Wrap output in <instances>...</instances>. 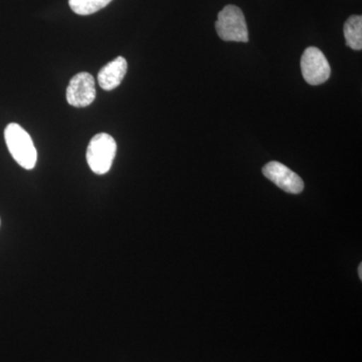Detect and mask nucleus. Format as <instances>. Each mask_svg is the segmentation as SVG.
<instances>
[{"label": "nucleus", "mask_w": 362, "mask_h": 362, "mask_svg": "<svg viewBox=\"0 0 362 362\" xmlns=\"http://www.w3.org/2000/svg\"><path fill=\"white\" fill-rule=\"evenodd\" d=\"M345 40L347 47L354 51L362 49V18L361 16H351L345 23L344 28Z\"/></svg>", "instance_id": "6e6552de"}, {"label": "nucleus", "mask_w": 362, "mask_h": 362, "mask_svg": "<svg viewBox=\"0 0 362 362\" xmlns=\"http://www.w3.org/2000/svg\"><path fill=\"white\" fill-rule=\"evenodd\" d=\"M66 97L71 106L77 108L90 106L96 98L94 77L86 71L77 74L66 88Z\"/></svg>", "instance_id": "39448f33"}, {"label": "nucleus", "mask_w": 362, "mask_h": 362, "mask_svg": "<svg viewBox=\"0 0 362 362\" xmlns=\"http://www.w3.org/2000/svg\"><path fill=\"white\" fill-rule=\"evenodd\" d=\"M4 138L11 156L21 168H35L37 153L30 134L18 124L11 123L4 130Z\"/></svg>", "instance_id": "f257e3e1"}, {"label": "nucleus", "mask_w": 362, "mask_h": 362, "mask_svg": "<svg viewBox=\"0 0 362 362\" xmlns=\"http://www.w3.org/2000/svg\"><path fill=\"white\" fill-rule=\"evenodd\" d=\"M0 223H1V221H0Z\"/></svg>", "instance_id": "9b49d317"}, {"label": "nucleus", "mask_w": 362, "mask_h": 362, "mask_svg": "<svg viewBox=\"0 0 362 362\" xmlns=\"http://www.w3.org/2000/svg\"><path fill=\"white\" fill-rule=\"evenodd\" d=\"M358 276L359 278H361V280H362V264L358 267Z\"/></svg>", "instance_id": "9d476101"}, {"label": "nucleus", "mask_w": 362, "mask_h": 362, "mask_svg": "<svg viewBox=\"0 0 362 362\" xmlns=\"http://www.w3.org/2000/svg\"><path fill=\"white\" fill-rule=\"evenodd\" d=\"M301 71L304 80L312 86L323 84L331 76L327 59L315 47H309L305 49L301 58Z\"/></svg>", "instance_id": "20e7f679"}, {"label": "nucleus", "mask_w": 362, "mask_h": 362, "mask_svg": "<svg viewBox=\"0 0 362 362\" xmlns=\"http://www.w3.org/2000/svg\"><path fill=\"white\" fill-rule=\"evenodd\" d=\"M116 151V141L111 135L107 133L95 135L89 143L86 154L90 170L96 175H106L115 159Z\"/></svg>", "instance_id": "f03ea898"}, {"label": "nucleus", "mask_w": 362, "mask_h": 362, "mask_svg": "<svg viewBox=\"0 0 362 362\" xmlns=\"http://www.w3.org/2000/svg\"><path fill=\"white\" fill-rule=\"evenodd\" d=\"M127 68V61L123 57H118L107 64L98 74L100 87L105 90L116 89L122 83Z\"/></svg>", "instance_id": "0eeeda50"}, {"label": "nucleus", "mask_w": 362, "mask_h": 362, "mask_svg": "<svg viewBox=\"0 0 362 362\" xmlns=\"http://www.w3.org/2000/svg\"><path fill=\"white\" fill-rule=\"evenodd\" d=\"M264 175L288 194L303 192L304 181L297 173L278 161H271L263 168Z\"/></svg>", "instance_id": "423d86ee"}, {"label": "nucleus", "mask_w": 362, "mask_h": 362, "mask_svg": "<svg viewBox=\"0 0 362 362\" xmlns=\"http://www.w3.org/2000/svg\"><path fill=\"white\" fill-rule=\"evenodd\" d=\"M112 0H69L71 11L78 16H89L108 6Z\"/></svg>", "instance_id": "1a4fd4ad"}, {"label": "nucleus", "mask_w": 362, "mask_h": 362, "mask_svg": "<svg viewBox=\"0 0 362 362\" xmlns=\"http://www.w3.org/2000/svg\"><path fill=\"white\" fill-rule=\"evenodd\" d=\"M216 30L218 37L225 42H249V33L244 13L240 7L232 4L226 6L218 13Z\"/></svg>", "instance_id": "7ed1b4c3"}]
</instances>
